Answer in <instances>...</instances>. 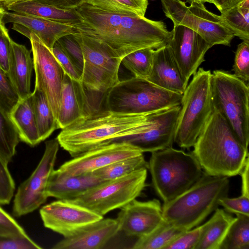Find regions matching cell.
<instances>
[{"label":"cell","instance_id":"cell-9","mask_svg":"<svg viewBox=\"0 0 249 249\" xmlns=\"http://www.w3.org/2000/svg\"><path fill=\"white\" fill-rule=\"evenodd\" d=\"M147 169L102 182L71 201L104 216L136 199L146 186Z\"/></svg>","mask_w":249,"mask_h":249},{"label":"cell","instance_id":"cell-24","mask_svg":"<svg viewBox=\"0 0 249 249\" xmlns=\"http://www.w3.org/2000/svg\"><path fill=\"white\" fill-rule=\"evenodd\" d=\"M11 53L8 75L20 99L30 96L34 69L31 50L11 40Z\"/></svg>","mask_w":249,"mask_h":249},{"label":"cell","instance_id":"cell-36","mask_svg":"<svg viewBox=\"0 0 249 249\" xmlns=\"http://www.w3.org/2000/svg\"><path fill=\"white\" fill-rule=\"evenodd\" d=\"M20 100L7 73L0 67V107L9 115Z\"/></svg>","mask_w":249,"mask_h":249},{"label":"cell","instance_id":"cell-12","mask_svg":"<svg viewBox=\"0 0 249 249\" xmlns=\"http://www.w3.org/2000/svg\"><path fill=\"white\" fill-rule=\"evenodd\" d=\"M59 146L56 138L45 142V151L38 164L17 190L13 207L15 216L28 214L47 200V187L51 175L54 170Z\"/></svg>","mask_w":249,"mask_h":249},{"label":"cell","instance_id":"cell-18","mask_svg":"<svg viewBox=\"0 0 249 249\" xmlns=\"http://www.w3.org/2000/svg\"><path fill=\"white\" fill-rule=\"evenodd\" d=\"M180 108V105L160 110L154 122L144 131L114 142H127L142 153H152L172 146Z\"/></svg>","mask_w":249,"mask_h":249},{"label":"cell","instance_id":"cell-33","mask_svg":"<svg viewBox=\"0 0 249 249\" xmlns=\"http://www.w3.org/2000/svg\"><path fill=\"white\" fill-rule=\"evenodd\" d=\"M94 7L106 11L145 17L148 0H83Z\"/></svg>","mask_w":249,"mask_h":249},{"label":"cell","instance_id":"cell-26","mask_svg":"<svg viewBox=\"0 0 249 249\" xmlns=\"http://www.w3.org/2000/svg\"><path fill=\"white\" fill-rule=\"evenodd\" d=\"M9 115L18 130L20 141L32 147L41 142L34 112L31 95L20 99Z\"/></svg>","mask_w":249,"mask_h":249},{"label":"cell","instance_id":"cell-44","mask_svg":"<svg viewBox=\"0 0 249 249\" xmlns=\"http://www.w3.org/2000/svg\"><path fill=\"white\" fill-rule=\"evenodd\" d=\"M11 40L3 23L0 26V67L8 72L11 53Z\"/></svg>","mask_w":249,"mask_h":249},{"label":"cell","instance_id":"cell-49","mask_svg":"<svg viewBox=\"0 0 249 249\" xmlns=\"http://www.w3.org/2000/svg\"><path fill=\"white\" fill-rule=\"evenodd\" d=\"M186 2L191 3L193 2L204 4L205 2L212 3V0H186Z\"/></svg>","mask_w":249,"mask_h":249},{"label":"cell","instance_id":"cell-43","mask_svg":"<svg viewBox=\"0 0 249 249\" xmlns=\"http://www.w3.org/2000/svg\"><path fill=\"white\" fill-rule=\"evenodd\" d=\"M57 41L64 48L82 73L84 66L83 53L80 45L72 35L64 36Z\"/></svg>","mask_w":249,"mask_h":249},{"label":"cell","instance_id":"cell-23","mask_svg":"<svg viewBox=\"0 0 249 249\" xmlns=\"http://www.w3.org/2000/svg\"><path fill=\"white\" fill-rule=\"evenodd\" d=\"M103 181L93 173L66 176L54 170L49 179L47 194L48 197L72 200Z\"/></svg>","mask_w":249,"mask_h":249},{"label":"cell","instance_id":"cell-39","mask_svg":"<svg viewBox=\"0 0 249 249\" xmlns=\"http://www.w3.org/2000/svg\"><path fill=\"white\" fill-rule=\"evenodd\" d=\"M51 50L64 72L72 79L81 82L82 72L58 41Z\"/></svg>","mask_w":249,"mask_h":249},{"label":"cell","instance_id":"cell-8","mask_svg":"<svg viewBox=\"0 0 249 249\" xmlns=\"http://www.w3.org/2000/svg\"><path fill=\"white\" fill-rule=\"evenodd\" d=\"M213 106L223 117L243 145L249 142V84L233 74L215 70L211 75Z\"/></svg>","mask_w":249,"mask_h":249},{"label":"cell","instance_id":"cell-19","mask_svg":"<svg viewBox=\"0 0 249 249\" xmlns=\"http://www.w3.org/2000/svg\"><path fill=\"white\" fill-rule=\"evenodd\" d=\"M90 96L81 82L72 79L65 73L57 120L58 128L62 129L99 110L90 103Z\"/></svg>","mask_w":249,"mask_h":249},{"label":"cell","instance_id":"cell-47","mask_svg":"<svg viewBox=\"0 0 249 249\" xmlns=\"http://www.w3.org/2000/svg\"><path fill=\"white\" fill-rule=\"evenodd\" d=\"M249 159L248 158L245 164L239 173L242 179L241 194L249 196Z\"/></svg>","mask_w":249,"mask_h":249},{"label":"cell","instance_id":"cell-22","mask_svg":"<svg viewBox=\"0 0 249 249\" xmlns=\"http://www.w3.org/2000/svg\"><path fill=\"white\" fill-rule=\"evenodd\" d=\"M147 80L166 90L183 93L187 85L167 44L154 50L152 67Z\"/></svg>","mask_w":249,"mask_h":249},{"label":"cell","instance_id":"cell-10","mask_svg":"<svg viewBox=\"0 0 249 249\" xmlns=\"http://www.w3.org/2000/svg\"><path fill=\"white\" fill-rule=\"evenodd\" d=\"M72 35L83 53V86L91 94L106 95L120 81L119 71L122 59L100 43L77 31Z\"/></svg>","mask_w":249,"mask_h":249},{"label":"cell","instance_id":"cell-50","mask_svg":"<svg viewBox=\"0 0 249 249\" xmlns=\"http://www.w3.org/2000/svg\"><path fill=\"white\" fill-rule=\"evenodd\" d=\"M25 0H0V3L3 4L5 6L9 4Z\"/></svg>","mask_w":249,"mask_h":249},{"label":"cell","instance_id":"cell-5","mask_svg":"<svg viewBox=\"0 0 249 249\" xmlns=\"http://www.w3.org/2000/svg\"><path fill=\"white\" fill-rule=\"evenodd\" d=\"M148 169L153 188L163 203L186 191L203 173L192 153L172 146L152 152Z\"/></svg>","mask_w":249,"mask_h":249},{"label":"cell","instance_id":"cell-1","mask_svg":"<svg viewBox=\"0 0 249 249\" xmlns=\"http://www.w3.org/2000/svg\"><path fill=\"white\" fill-rule=\"evenodd\" d=\"M80 22L73 25L78 32L100 43L122 59L144 48L157 49L172 36L162 20L112 12L83 1L74 8Z\"/></svg>","mask_w":249,"mask_h":249},{"label":"cell","instance_id":"cell-2","mask_svg":"<svg viewBox=\"0 0 249 249\" xmlns=\"http://www.w3.org/2000/svg\"><path fill=\"white\" fill-rule=\"evenodd\" d=\"M160 111L135 114L100 109L62 129L56 138L59 145L74 158L144 131Z\"/></svg>","mask_w":249,"mask_h":249},{"label":"cell","instance_id":"cell-7","mask_svg":"<svg viewBox=\"0 0 249 249\" xmlns=\"http://www.w3.org/2000/svg\"><path fill=\"white\" fill-rule=\"evenodd\" d=\"M182 94L148 80L132 77L119 82L106 94V109L124 113H145L180 105Z\"/></svg>","mask_w":249,"mask_h":249},{"label":"cell","instance_id":"cell-4","mask_svg":"<svg viewBox=\"0 0 249 249\" xmlns=\"http://www.w3.org/2000/svg\"><path fill=\"white\" fill-rule=\"evenodd\" d=\"M227 177L211 176L203 171L201 177L186 191L162 206L164 219L183 231L203 222L219 206L220 199L228 196Z\"/></svg>","mask_w":249,"mask_h":249},{"label":"cell","instance_id":"cell-25","mask_svg":"<svg viewBox=\"0 0 249 249\" xmlns=\"http://www.w3.org/2000/svg\"><path fill=\"white\" fill-rule=\"evenodd\" d=\"M13 12L39 17L73 25L80 22L74 8L65 10L43 4L34 0H25L5 6Z\"/></svg>","mask_w":249,"mask_h":249},{"label":"cell","instance_id":"cell-14","mask_svg":"<svg viewBox=\"0 0 249 249\" xmlns=\"http://www.w3.org/2000/svg\"><path fill=\"white\" fill-rule=\"evenodd\" d=\"M45 227L64 238L70 237L103 216L71 201L58 199L43 206L39 211Z\"/></svg>","mask_w":249,"mask_h":249},{"label":"cell","instance_id":"cell-37","mask_svg":"<svg viewBox=\"0 0 249 249\" xmlns=\"http://www.w3.org/2000/svg\"><path fill=\"white\" fill-rule=\"evenodd\" d=\"M232 71L235 76L249 84V39L243 40L237 46Z\"/></svg>","mask_w":249,"mask_h":249},{"label":"cell","instance_id":"cell-6","mask_svg":"<svg viewBox=\"0 0 249 249\" xmlns=\"http://www.w3.org/2000/svg\"><path fill=\"white\" fill-rule=\"evenodd\" d=\"M212 72L200 68L182 95L174 142L181 148L193 147L213 111Z\"/></svg>","mask_w":249,"mask_h":249},{"label":"cell","instance_id":"cell-11","mask_svg":"<svg viewBox=\"0 0 249 249\" xmlns=\"http://www.w3.org/2000/svg\"><path fill=\"white\" fill-rule=\"evenodd\" d=\"M163 11L174 25L187 27L200 35L212 47L231 46L233 34L220 15L209 11L204 4L191 3L187 6L181 0H160Z\"/></svg>","mask_w":249,"mask_h":249},{"label":"cell","instance_id":"cell-17","mask_svg":"<svg viewBox=\"0 0 249 249\" xmlns=\"http://www.w3.org/2000/svg\"><path fill=\"white\" fill-rule=\"evenodd\" d=\"M116 218L120 231L138 238L146 235L163 221L162 206L158 199L140 201L135 199L121 208Z\"/></svg>","mask_w":249,"mask_h":249},{"label":"cell","instance_id":"cell-29","mask_svg":"<svg viewBox=\"0 0 249 249\" xmlns=\"http://www.w3.org/2000/svg\"><path fill=\"white\" fill-rule=\"evenodd\" d=\"M186 231L173 225L164 219L149 234L138 238L132 247L133 249H165Z\"/></svg>","mask_w":249,"mask_h":249},{"label":"cell","instance_id":"cell-48","mask_svg":"<svg viewBox=\"0 0 249 249\" xmlns=\"http://www.w3.org/2000/svg\"><path fill=\"white\" fill-rule=\"evenodd\" d=\"M242 0H212V3L215 6L221 13L237 5Z\"/></svg>","mask_w":249,"mask_h":249},{"label":"cell","instance_id":"cell-34","mask_svg":"<svg viewBox=\"0 0 249 249\" xmlns=\"http://www.w3.org/2000/svg\"><path fill=\"white\" fill-rule=\"evenodd\" d=\"M235 215L220 249H249V216Z\"/></svg>","mask_w":249,"mask_h":249},{"label":"cell","instance_id":"cell-30","mask_svg":"<svg viewBox=\"0 0 249 249\" xmlns=\"http://www.w3.org/2000/svg\"><path fill=\"white\" fill-rule=\"evenodd\" d=\"M220 16L234 36L249 39V0H243Z\"/></svg>","mask_w":249,"mask_h":249},{"label":"cell","instance_id":"cell-32","mask_svg":"<svg viewBox=\"0 0 249 249\" xmlns=\"http://www.w3.org/2000/svg\"><path fill=\"white\" fill-rule=\"evenodd\" d=\"M20 141L18 130L9 115L0 107V156L11 161Z\"/></svg>","mask_w":249,"mask_h":249},{"label":"cell","instance_id":"cell-31","mask_svg":"<svg viewBox=\"0 0 249 249\" xmlns=\"http://www.w3.org/2000/svg\"><path fill=\"white\" fill-rule=\"evenodd\" d=\"M148 169L143 154L118 160L93 172L104 181L119 178L142 168Z\"/></svg>","mask_w":249,"mask_h":249},{"label":"cell","instance_id":"cell-35","mask_svg":"<svg viewBox=\"0 0 249 249\" xmlns=\"http://www.w3.org/2000/svg\"><path fill=\"white\" fill-rule=\"evenodd\" d=\"M154 50L144 48L134 51L124 56L121 63L134 77L147 80L152 67Z\"/></svg>","mask_w":249,"mask_h":249},{"label":"cell","instance_id":"cell-41","mask_svg":"<svg viewBox=\"0 0 249 249\" xmlns=\"http://www.w3.org/2000/svg\"><path fill=\"white\" fill-rule=\"evenodd\" d=\"M0 235L12 237H24L28 235L23 228L1 207Z\"/></svg>","mask_w":249,"mask_h":249},{"label":"cell","instance_id":"cell-3","mask_svg":"<svg viewBox=\"0 0 249 249\" xmlns=\"http://www.w3.org/2000/svg\"><path fill=\"white\" fill-rule=\"evenodd\" d=\"M193 147L203 171L213 176L239 175L249 158L248 149L214 107Z\"/></svg>","mask_w":249,"mask_h":249},{"label":"cell","instance_id":"cell-20","mask_svg":"<svg viewBox=\"0 0 249 249\" xmlns=\"http://www.w3.org/2000/svg\"><path fill=\"white\" fill-rule=\"evenodd\" d=\"M120 231L116 219L106 218L92 223L74 234L57 242L53 249H100Z\"/></svg>","mask_w":249,"mask_h":249},{"label":"cell","instance_id":"cell-15","mask_svg":"<svg viewBox=\"0 0 249 249\" xmlns=\"http://www.w3.org/2000/svg\"><path fill=\"white\" fill-rule=\"evenodd\" d=\"M143 154L125 142H114L88 152L64 162L55 171L66 176L91 173L114 162Z\"/></svg>","mask_w":249,"mask_h":249},{"label":"cell","instance_id":"cell-16","mask_svg":"<svg viewBox=\"0 0 249 249\" xmlns=\"http://www.w3.org/2000/svg\"><path fill=\"white\" fill-rule=\"evenodd\" d=\"M172 33L167 45L188 85L212 46L197 33L184 26L174 25Z\"/></svg>","mask_w":249,"mask_h":249},{"label":"cell","instance_id":"cell-38","mask_svg":"<svg viewBox=\"0 0 249 249\" xmlns=\"http://www.w3.org/2000/svg\"><path fill=\"white\" fill-rule=\"evenodd\" d=\"M205 226L204 223L185 231L165 249H195L201 238Z\"/></svg>","mask_w":249,"mask_h":249},{"label":"cell","instance_id":"cell-46","mask_svg":"<svg viewBox=\"0 0 249 249\" xmlns=\"http://www.w3.org/2000/svg\"><path fill=\"white\" fill-rule=\"evenodd\" d=\"M40 3L52 6L57 8L69 10L75 8L83 0H34Z\"/></svg>","mask_w":249,"mask_h":249},{"label":"cell","instance_id":"cell-27","mask_svg":"<svg viewBox=\"0 0 249 249\" xmlns=\"http://www.w3.org/2000/svg\"><path fill=\"white\" fill-rule=\"evenodd\" d=\"M224 209L216 208L205 223L201 238L195 249H220L221 246L234 221Z\"/></svg>","mask_w":249,"mask_h":249},{"label":"cell","instance_id":"cell-13","mask_svg":"<svg viewBox=\"0 0 249 249\" xmlns=\"http://www.w3.org/2000/svg\"><path fill=\"white\" fill-rule=\"evenodd\" d=\"M30 40L36 74L35 87L44 93L57 121L65 72L52 51L36 35L32 33Z\"/></svg>","mask_w":249,"mask_h":249},{"label":"cell","instance_id":"cell-28","mask_svg":"<svg viewBox=\"0 0 249 249\" xmlns=\"http://www.w3.org/2000/svg\"><path fill=\"white\" fill-rule=\"evenodd\" d=\"M31 98L40 139L43 141L56 129H59L44 93L35 88Z\"/></svg>","mask_w":249,"mask_h":249},{"label":"cell","instance_id":"cell-45","mask_svg":"<svg viewBox=\"0 0 249 249\" xmlns=\"http://www.w3.org/2000/svg\"><path fill=\"white\" fill-rule=\"evenodd\" d=\"M40 247L28 235L12 237L0 235V249H40Z\"/></svg>","mask_w":249,"mask_h":249},{"label":"cell","instance_id":"cell-21","mask_svg":"<svg viewBox=\"0 0 249 249\" xmlns=\"http://www.w3.org/2000/svg\"><path fill=\"white\" fill-rule=\"evenodd\" d=\"M2 22L21 24L31 33L36 35L50 50L62 37L77 31L72 25L49 20L28 15L9 12L4 9L2 12Z\"/></svg>","mask_w":249,"mask_h":249},{"label":"cell","instance_id":"cell-40","mask_svg":"<svg viewBox=\"0 0 249 249\" xmlns=\"http://www.w3.org/2000/svg\"><path fill=\"white\" fill-rule=\"evenodd\" d=\"M8 164L0 156V205L9 204L14 194L15 184Z\"/></svg>","mask_w":249,"mask_h":249},{"label":"cell","instance_id":"cell-51","mask_svg":"<svg viewBox=\"0 0 249 249\" xmlns=\"http://www.w3.org/2000/svg\"><path fill=\"white\" fill-rule=\"evenodd\" d=\"M3 9H4L3 8L0 6V26L1 24V23H2V18H3L2 12H3Z\"/></svg>","mask_w":249,"mask_h":249},{"label":"cell","instance_id":"cell-42","mask_svg":"<svg viewBox=\"0 0 249 249\" xmlns=\"http://www.w3.org/2000/svg\"><path fill=\"white\" fill-rule=\"evenodd\" d=\"M219 205L229 213L249 216V196L244 195L234 198L223 197L219 199Z\"/></svg>","mask_w":249,"mask_h":249}]
</instances>
